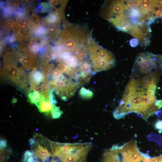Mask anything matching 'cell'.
<instances>
[{
	"mask_svg": "<svg viewBox=\"0 0 162 162\" xmlns=\"http://www.w3.org/2000/svg\"><path fill=\"white\" fill-rule=\"evenodd\" d=\"M154 127L160 133H161L162 131V120H158L155 123Z\"/></svg>",
	"mask_w": 162,
	"mask_h": 162,
	"instance_id": "13",
	"label": "cell"
},
{
	"mask_svg": "<svg viewBox=\"0 0 162 162\" xmlns=\"http://www.w3.org/2000/svg\"><path fill=\"white\" fill-rule=\"evenodd\" d=\"M49 85L62 100H66L73 96L80 86L76 81L63 75L56 80H51Z\"/></svg>",
	"mask_w": 162,
	"mask_h": 162,
	"instance_id": "3",
	"label": "cell"
},
{
	"mask_svg": "<svg viewBox=\"0 0 162 162\" xmlns=\"http://www.w3.org/2000/svg\"><path fill=\"white\" fill-rule=\"evenodd\" d=\"M92 146L90 142L69 143L65 149L54 146L52 151V159L54 162H86Z\"/></svg>",
	"mask_w": 162,
	"mask_h": 162,
	"instance_id": "2",
	"label": "cell"
},
{
	"mask_svg": "<svg viewBox=\"0 0 162 162\" xmlns=\"http://www.w3.org/2000/svg\"><path fill=\"white\" fill-rule=\"evenodd\" d=\"M36 106L40 112L51 115L52 111L56 106L53 105L50 100L44 97Z\"/></svg>",
	"mask_w": 162,
	"mask_h": 162,
	"instance_id": "6",
	"label": "cell"
},
{
	"mask_svg": "<svg viewBox=\"0 0 162 162\" xmlns=\"http://www.w3.org/2000/svg\"><path fill=\"white\" fill-rule=\"evenodd\" d=\"M6 25V26L8 28H12L13 27L14 23L13 22L11 21H7Z\"/></svg>",
	"mask_w": 162,
	"mask_h": 162,
	"instance_id": "19",
	"label": "cell"
},
{
	"mask_svg": "<svg viewBox=\"0 0 162 162\" xmlns=\"http://www.w3.org/2000/svg\"><path fill=\"white\" fill-rule=\"evenodd\" d=\"M63 75V73L56 68L54 69L52 71V79H57L61 77Z\"/></svg>",
	"mask_w": 162,
	"mask_h": 162,
	"instance_id": "11",
	"label": "cell"
},
{
	"mask_svg": "<svg viewBox=\"0 0 162 162\" xmlns=\"http://www.w3.org/2000/svg\"><path fill=\"white\" fill-rule=\"evenodd\" d=\"M5 27V26L4 24H2L0 26V28L2 29H4Z\"/></svg>",
	"mask_w": 162,
	"mask_h": 162,
	"instance_id": "22",
	"label": "cell"
},
{
	"mask_svg": "<svg viewBox=\"0 0 162 162\" xmlns=\"http://www.w3.org/2000/svg\"><path fill=\"white\" fill-rule=\"evenodd\" d=\"M6 146V141L5 140H2L0 141V147L2 148H5Z\"/></svg>",
	"mask_w": 162,
	"mask_h": 162,
	"instance_id": "18",
	"label": "cell"
},
{
	"mask_svg": "<svg viewBox=\"0 0 162 162\" xmlns=\"http://www.w3.org/2000/svg\"><path fill=\"white\" fill-rule=\"evenodd\" d=\"M156 105L158 107L159 109L162 107V100L157 101Z\"/></svg>",
	"mask_w": 162,
	"mask_h": 162,
	"instance_id": "20",
	"label": "cell"
},
{
	"mask_svg": "<svg viewBox=\"0 0 162 162\" xmlns=\"http://www.w3.org/2000/svg\"><path fill=\"white\" fill-rule=\"evenodd\" d=\"M52 57V54L48 51L45 52L43 55V58L45 60H49Z\"/></svg>",
	"mask_w": 162,
	"mask_h": 162,
	"instance_id": "16",
	"label": "cell"
},
{
	"mask_svg": "<svg viewBox=\"0 0 162 162\" xmlns=\"http://www.w3.org/2000/svg\"><path fill=\"white\" fill-rule=\"evenodd\" d=\"M23 162H38V161L32 152L29 151H27L24 154Z\"/></svg>",
	"mask_w": 162,
	"mask_h": 162,
	"instance_id": "9",
	"label": "cell"
},
{
	"mask_svg": "<svg viewBox=\"0 0 162 162\" xmlns=\"http://www.w3.org/2000/svg\"><path fill=\"white\" fill-rule=\"evenodd\" d=\"M79 94L82 98L85 99H90L92 97L93 95V93L92 91L83 87L80 89Z\"/></svg>",
	"mask_w": 162,
	"mask_h": 162,
	"instance_id": "8",
	"label": "cell"
},
{
	"mask_svg": "<svg viewBox=\"0 0 162 162\" xmlns=\"http://www.w3.org/2000/svg\"><path fill=\"white\" fill-rule=\"evenodd\" d=\"M57 29L56 26L54 24L50 25L49 27V32L52 33L55 32L57 30Z\"/></svg>",
	"mask_w": 162,
	"mask_h": 162,
	"instance_id": "15",
	"label": "cell"
},
{
	"mask_svg": "<svg viewBox=\"0 0 162 162\" xmlns=\"http://www.w3.org/2000/svg\"><path fill=\"white\" fill-rule=\"evenodd\" d=\"M49 162H54L53 160L52 159V160Z\"/></svg>",
	"mask_w": 162,
	"mask_h": 162,
	"instance_id": "24",
	"label": "cell"
},
{
	"mask_svg": "<svg viewBox=\"0 0 162 162\" xmlns=\"http://www.w3.org/2000/svg\"><path fill=\"white\" fill-rule=\"evenodd\" d=\"M34 42L33 41H31L30 42L29 45L30 46L32 45L33 44Z\"/></svg>",
	"mask_w": 162,
	"mask_h": 162,
	"instance_id": "23",
	"label": "cell"
},
{
	"mask_svg": "<svg viewBox=\"0 0 162 162\" xmlns=\"http://www.w3.org/2000/svg\"><path fill=\"white\" fill-rule=\"evenodd\" d=\"M43 78L42 73L39 70H34L28 76V81L30 85V90H32L35 86L40 85Z\"/></svg>",
	"mask_w": 162,
	"mask_h": 162,
	"instance_id": "5",
	"label": "cell"
},
{
	"mask_svg": "<svg viewBox=\"0 0 162 162\" xmlns=\"http://www.w3.org/2000/svg\"><path fill=\"white\" fill-rule=\"evenodd\" d=\"M18 25L21 29L24 30L28 28V23L26 20H23L19 22Z\"/></svg>",
	"mask_w": 162,
	"mask_h": 162,
	"instance_id": "12",
	"label": "cell"
},
{
	"mask_svg": "<svg viewBox=\"0 0 162 162\" xmlns=\"http://www.w3.org/2000/svg\"><path fill=\"white\" fill-rule=\"evenodd\" d=\"M11 5L13 7H16L17 6V4L16 2L13 1L11 2Z\"/></svg>",
	"mask_w": 162,
	"mask_h": 162,
	"instance_id": "21",
	"label": "cell"
},
{
	"mask_svg": "<svg viewBox=\"0 0 162 162\" xmlns=\"http://www.w3.org/2000/svg\"><path fill=\"white\" fill-rule=\"evenodd\" d=\"M32 90H34L42 94L43 89L42 85H38L35 86Z\"/></svg>",
	"mask_w": 162,
	"mask_h": 162,
	"instance_id": "14",
	"label": "cell"
},
{
	"mask_svg": "<svg viewBox=\"0 0 162 162\" xmlns=\"http://www.w3.org/2000/svg\"><path fill=\"white\" fill-rule=\"evenodd\" d=\"M42 85L43 89L42 94L45 98L50 100L49 95L51 89L48 84L42 83Z\"/></svg>",
	"mask_w": 162,
	"mask_h": 162,
	"instance_id": "10",
	"label": "cell"
},
{
	"mask_svg": "<svg viewBox=\"0 0 162 162\" xmlns=\"http://www.w3.org/2000/svg\"><path fill=\"white\" fill-rule=\"evenodd\" d=\"M87 51L92 66L93 75L115 65L116 59L112 53L99 46L91 38L88 42Z\"/></svg>",
	"mask_w": 162,
	"mask_h": 162,
	"instance_id": "1",
	"label": "cell"
},
{
	"mask_svg": "<svg viewBox=\"0 0 162 162\" xmlns=\"http://www.w3.org/2000/svg\"><path fill=\"white\" fill-rule=\"evenodd\" d=\"M30 144L32 145V149L36 158L39 159L42 162H49L50 158L52 157V155L47 148L37 143L33 139H30Z\"/></svg>",
	"mask_w": 162,
	"mask_h": 162,
	"instance_id": "4",
	"label": "cell"
},
{
	"mask_svg": "<svg viewBox=\"0 0 162 162\" xmlns=\"http://www.w3.org/2000/svg\"><path fill=\"white\" fill-rule=\"evenodd\" d=\"M139 41L136 38H134L130 41V44L131 46L133 47L136 46L139 44Z\"/></svg>",
	"mask_w": 162,
	"mask_h": 162,
	"instance_id": "17",
	"label": "cell"
},
{
	"mask_svg": "<svg viewBox=\"0 0 162 162\" xmlns=\"http://www.w3.org/2000/svg\"><path fill=\"white\" fill-rule=\"evenodd\" d=\"M43 95L34 90H30L28 93V98L29 101L36 105L42 99Z\"/></svg>",
	"mask_w": 162,
	"mask_h": 162,
	"instance_id": "7",
	"label": "cell"
}]
</instances>
